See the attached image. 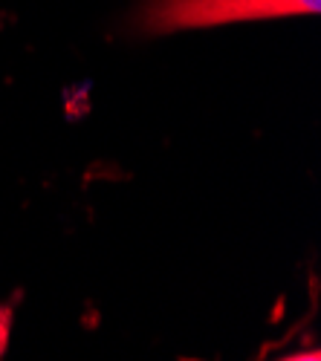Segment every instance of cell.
I'll return each instance as SVG.
<instances>
[{
  "mask_svg": "<svg viewBox=\"0 0 321 361\" xmlns=\"http://www.w3.org/2000/svg\"><path fill=\"white\" fill-rule=\"evenodd\" d=\"M321 0H142L133 12V32L174 35L188 29H209L243 20H272L318 15Z\"/></svg>",
  "mask_w": 321,
  "mask_h": 361,
  "instance_id": "6da1fadb",
  "label": "cell"
}]
</instances>
